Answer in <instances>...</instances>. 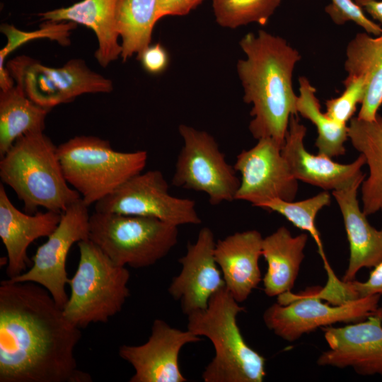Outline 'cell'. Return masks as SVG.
<instances>
[{"label":"cell","mask_w":382,"mask_h":382,"mask_svg":"<svg viewBox=\"0 0 382 382\" xmlns=\"http://www.w3.org/2000/svg\"><path fill=\"white\" fill-rule=\"evenodd\" d=\"M81 337L45 287L1 282L0 382L92 381L74 357Z\"/></svg>","instance_id":"1"},{"label":"cell","mask_w":382,"mask_h":382,"mask_svg":"<svg viewBox=\"0 0 382 382\" xmlns=\"http://www.w3.org/2000/svg\"><path fill=\"white\" fill-rule=\"evenodd\" d=\"M239 44L246 56L237 64L243 100L253 105L249 130L257 140L271 138L282 146L290 117L298 115L292 76L301 56L283 37L262 30Z\"/></svg>","instance_id":"2"},{"label":"cell","mask_w":382,"mask_h":382,"mask_svg":"<svg viewBox=\"0 0 382 382\" xmlns=\"http://www.w3.org/2000/svg\"><path fill=\"white\" fill-rule=\"evenodd\" d=\"M0 160L1 182L8 185L28 214L43 207L63 213L80 194L67 183L57 146L42 132L18 137Z\"/></svg>","instance_id":"3"},{"label":"cell","mask_w":382,"mask_h":382,"mask_svg":"<svg viewBox=\"0 0 382 382\" xmlns=\"http://www.w3.org/2000/svg\"><path fill=\"white\" fill-rule=\"evenodd\" d=\"M224 287L208 306L187 315V330L207 337L215 354L202 372L204 382H262L265 358L245 342L237 323L245 308Z\"/></svg>","instance_id":"4"},{"label":"cell","mask_w":382,"mask_h":382,"mask_svg":"<svg viewBox=\"0 0 382 382\" xmlns=\"http://www.w3.org/2000/svg\"><path fill=\"white\" fill-rule=\"evenodd\" d=\"M79 261L69 279L70 296L63 307L66 318L86 328L91 323H107L120 313L129 296L130 274L113 262L90 239L77 243Z\"/></svg>","instance_id":"5"},{"label":"cell","mask_w":382,"mask_h":382,"mask_svg":"<svg viewBox=\"0 0 382 382\" xmlns=\"http://www.w3.org/2000/svg\"><path fill=\"white\" fill-rule=\"evenodd\" d=\"M64 177L88 206L101 200L144 169L146 151L123 152L109 141L76 136L57 146Z\"/></svg>","instance_id":"6"},{"label":"cell","mask_w":382,"mask_h":382,"mask_svg":"<svg viewBox=\"0 0 382 382\" xmlns=\"http://www.w3.org/2000/svg\"><path fill=\"white\" fill-rule=\"evenodd\" d=\"M177 226L161 220L95 211L89 239L121 266L143 268L166 256L178 243Z\"/></svg>","instance_id":"7"},{"label":"cell","mask_w":382,"mask_h":382,"mask_svg":"<svg viewBox=\"0 0 382 382\" xmlns=\"http://www.w3.org/2000/svg\"><path fill=\"white\" fill-rule=\"evenodd\" d=\"M277 297L278 302L264 311L263 321L277 336L289 342L319 328L364 320L378 312L381 300V296L375 294L330 305L322 302L316 289L302 294L289 291Z\"/></svg>","instance_id":"8"},{"label":"cell","mask_w":382,"mask_h":382,"mask_svg":"<svg viewBox=\"0 0 382 382\" xmlns=\"http://www.w3.org/2000/svg\"><path fill=\"white\" fill-rule=\"evenodd\" d=\"M183 145L177 158L172 184L205 193L212 205L235 200L240 185L215 139L205 131L180 125Z\"/></svg>","instance_id":"9"},{"label":"cell","mask_w":382,"mask_h":382,"mask_svg":"<svg viewBox=\"0 0 382 382\" xmlns=\"http://www.w3.org/2000/svg\"><path fill=\"white\" fill-rule=\"evenodd\" d=\"M8 72L25 95L47 108L70 102L84 93H108L111 81L91 71L81 59L53 68L21 56L11 60Z\"/></svg>","instance_id":"10"},{"label":"cell","mask_w":382,"mask_h":382,"mask_svg":"<svg viewBox=\"0 0 382 382\" xmlns=\"http://www.w3.org/2000/svg\"><path fill=\"white\" fill-rule=\"evenodd\" d=\"M95 211L154 218L177 226L202 222L195 202L171 195L163 174L158 170L130 178L97 202Z\"/></svg>","instance_id":"11"},{"label":"cell","mask_w":382,"mask_h":382,"mask_svg":"<svg viewBox=\"0 0 382 382\" xmlns=\"http://www.w3.org/2000/svg\"><path fill=\"white\" fill-rule=\"evenodd\" d=\"M88 207L81 198L70 205L62 213L60 222L47 241L37 248L30 269L10 280L41 285L63 308L69 299L66 292L69 280L66 259L74 243L89 239Z\"/></svg>","instance_id":"12"},{"label":"cell","mask_w":382,"mask_h":382,"mask_svg":"<svg viewBox=\"0 0 382 382\" xmlns=\"http://www.w3.org/2000/svg\"><path fill=\"white\" fill-rule=\"evenodd\" d=\"M282 147L271 138H261L253 147L237 156L233 167L241 179L235 200L259 208L274 198L294 201L299 180L282 156Z\"/></svg>","instance_id":"13"},{"label":"cell","mask_w":382,"mask_h":382,"mask_svg":"<svg viewBox=\"0 0 382 382\" xmlns=\"http://www.w3.org/2000/svg\"><path fill=\"white\" fill-rule=\"evenodd\" d=\"M200 340V336L187 329L183 331L156 319L145 343L121 345L119 355L134 369L129 382H185L179 366L180 350Z\"/></svg>","instance_id":"14"},{"label":"cell","mask_w":382,"mask_h":382,"mask_svg":"<svg viewBox=\"0 0 382 382\" xmlns=\"http://www.w3.org/2000/svg\"><path fill=\"white\" fill-rule=\"evenodd\" d=\"M329 349L317 364L339 369L350 367L361 376H382V311L343 327H323Z\"/></svg>","instance_id":"15"},{"label":"cell","mask_w":382,"mask_h":382,"mask_svg":"<svg viewBox=\"0 0 382 382\" xmlns=\"http://www.w3.org/2000/svg\"><path fill=\"white\" fill-rule=\"evenodd\" d=\"M216 241L213 231L203 227L196 241L189 243L187 252L178 260L182 269L168 287L170 296L180 304L187 316L205 309L210 299L225 287L214 256Z\"/></svg>","instance_id":"16"},{"label":"cell","mask_w":382,"mask_h":382,"mask_svg":"<svg viewBox=\"0 0 382 382\" xmlns=\"http://www.w3.org/2000/svg\"><path fill=\"white\" fill-rule=\"evenodd\" d=\"M306 134V127L297 115H292L281 151L297 180L333 191L346 186L362 173L366 164L362 154L347 164L335 162L323 154H312L304 146Z\"/></svg>","instance_id":"17"},{"label":"cell","mask_w":382,"mask_h":382,"mask_svg":"<svg viewBox=\"0 0 382 382\" xmlns=\"http://www.w3.org/2000/svg\"><path fill=\"white\" fill-rule=\"evenodd\" d=\"M62 214L50 210L22 212L13 204L3 184L0 185V238L7 253L8 279L27 270L31 265L28 246L36 239L48 237L60 222Z\"/></svg>","instance_id":"18"},{"label":"cell","mask_w":382,"mask_h":382,"mask_svg":"<svg viewBox=\"0 0 382 382\" xmlns=\"http://www.w3.org/2000/svg\"><path fill=\"white\" fill-rule=\"evenodd\" d=\"M364 178L361 173L346 186L332 192L343 218L349 246V262L342 279L345 282L354 280L361 269L374 268L382 262V228L378 230L371 225L357 199Z\"/></svg>","instance_id":"19"},{"label":"cell","mask_w":382,"mask_h":382,"mask_svg":"<svg viewBox=\"0 0 382 382\" xmlns=\"http://www.w3.org/2000/svg\"><path fill=\"white\" fill-rule=\"evenodd\" d=\"M263 237L257 230L236 232L216 242L214 256L225 287L238 303L262 280L259 266Z\"/></svg>","instance_id":"20"},{"label":"cell","mask_w":382,"mask_h":382,"mask_svg":"<svg viewBox=\"0 0 382 382\" xmlns=\"http://www.w3.org/2000/svg\"><path fill=\"white\" fill-rule=\"evenodd\" d=\"M117 0H82L73 5L40 13L42 20L69 21L92 29L98 39L95 56L102 66H108L121 55L118 42L115 10Z\"/></svg>","instance_id":"21"},{"label":"cell","mask_w":382,"mask_h":382,"mask_svg":"<svg viewBox=\"0 0 382 382\" xmlns=\"http://www.w3.org/2000/svg\"><path fill=\"white\" fill-rule=\"evenodd\" d=\"M306 233L293 236L285 226H280L263 238L262 256L267 264L262 278L263 291L270 297L291 291L304 258L308 241Z\"/></svg>","instance_id":"22"},{"label":"cell","mask_w":382,"mask_h":382,"mask_svg":"<svg viewBox=\"0 0 382 382\" xmlns=\"http://www.w3.org/2000/svg\"><path fill=\"white\" fill-rule=\"evenodd\" d=\"M347 77L361 78L365 93L357 117L373 120L382 105V33H358L346 48Z\"/></svg>","instance_id":"23"},{"label":"cell","mask_w":382,"mask_h":382,"mask_svg":"<svg viewBox=\"0 0 382 382\" xmlns=\"http://www.w3.org/2000/svg\"><path fill=\"white\" fill-rule=\"evenodd\" d=\"M348 138L362 154L369 175L361 185L362 210L366 216L382 209V116L373 120L353 117L348 126Z\"/></svg>","instance_id":"24"},{"label":"cell","mask_w":382,"mask_h":382,"mask_svg":"<svg viewBox=\"0 0 382 382\" xmlns=\"http://www.w3.org/2000/svg\"><path fill=\"white\" fill-rule=\"evenodd\" d=\"M50 110L35 103L18 86L1 91L0 157L18 137L30 132H42L45 117Z\"/></svg>","instance_id":"25"},{"label":"cell","mask_w":382,"mask_h":382,"mask_svg":"<svg viewBox=\"0 0 382 382\" xmlns=\"http://www.w3.org/2000/svg\"><path fill=\"white\" fill-rule=\"evenodd\" d=\"M158 0H117L116 27L122 38L121 57L127 60L139 55L151 41L153 28L157 22Z\"/></svg>","instance_id":"26"},{"label":"cell","mask_w":382,"mask_h":382,"mask_svg":"<svg viewBox=\"0 0 382 382\" xmlns=\"http://www.w3.org/2000/svg\"><path fill=\"white\" fill-rule=\"evenodd\" d=\"M299 83L297 112L316 126L318 137L315 146L318 154L330 158L344 155L346 152L345 143L348 139V127L335 122L322 112L316 96V89L306 76H300Z\"/></svg>","instance_id":"27"},{"label":"cell","mask_w":382,"mask_h":382,"mask_svg":"<svg viewBox=\"0 0 382 382\" xmlns=\"http://www.w3.org/2000/svg\"><path fill=\"white\" fill-rule=\"evenodd\" d=\"M330 192L324 190L312 197L298 202L274 198L260 207V208L281 214L294 226L311 236L318 246V253L328 275L334 272L326 258L323 242L316 225V218L318 213L325 207L330 205Z\"/></svg>","instance_id":"28"},{"label":"cell","mask_w":382,"mask_h":382,"mask_svg":"<svg viewBox=\"0 0 382 382\" xmlns=\"http://www.w3.org/2000/svg\"><path fill=\"white\" fill-rule=\"evenodd\" d=\"M282 0H212L217 23L224 28H236L251 23H267Z\"/></svg>","instance_id":"29"},{"label":"cell","mask_w":382,"mask_h":382,"mask_svg":"<svg viewBox=\"0 0 382 382\" xmlns=\"http://www.w3.org/2000/svg\"><path fill=\"white\" fill-rule=\"evenodd\" d=\"M75 23H57L47 21L40 30L32 32L19 30L11 25H2L1 30L7 37V44L0 52V86L1 90H6L13 86V82L8 71L4 68V61L7 55L22 45L33 39L48 37L59 43L68 42L69 31L74 28Z\"/></svg>","instance_id":"30"},{"label":"cell","mask_w":382,"mask_h":382,"mask_svg":"<svg viewBox=\"0 0 382 382\" xmlns=\"http://www.w3.org/2000/svg\"><path fill=\"white\" fill-rule=\"evenodd\" d=\"M343 84L345 91L340 96L325 101V113L335 122L347 125L363 100L365 83L361 78L347 77Z\"/></svg>","instance_id":"31"},{"label":"cell","mask_w":382,"mask_h":382,"mask_svg":"<svg viewBox=\"0 0 382 382\" xmlns=\"http://www.w3.org/2000/svg\"><path fill=\"white\" fill-rule=\"evenodd\" d=\"M325 11L336 25H342L352 21L370 35L376 36L382 33V27L367 18L354 1L330 0V3L325 7Z\"/></svg>","instance_id":"32"},{"label":"cell","mask_w":382,"mask_h":382,"mask_svg":"<svg viewBox=\"0 0 382 382\" xmlns=\"http://www.w3.org/2000/svg\"><path fill=\"white\" fill-rule=\"evenodd\" d=\"M375 294L381 296L379 309L382 311V262L374 267L366 281L359 282L354 279L342 283L344 303Z\"/></svg>","instance_id":"33"},{"label":"cell","mask_w":382,"mask_h":382,"mask_svg":"<svg viewBox=\"0 0 382 382\" xmlns=\"http://www.w3.org/2000/svg\"><path fill=\"white\" fill-rule=\"evenodd\" d=\"M144 69L154 74L163 71L168 65L169 57L166 49L160 44L149 45L139 55Z\"/></svg>","instance_id":"34"},{"label":"cell","mask_w":382,"mask_h":382,"mask_svg":"<svg viewBox=\"0 0 382 382\" xmlns=\"http://www.w3.org/2000/svg\"><path fill=\"white\" fill-rule=\"evenodd\" d=\"M193 0H158L156 18L158 21L166 16H185L192 9Z\"/></svg>","instance_id":"35"},{"label":"cell","mask_w":382,"mask_h":382,"mask_svg":"<svg viewBox=\"0 0 382 382\" xmlns=\"http://www.w3.org/2000/svg\"><path fill=\"white\" fill-rule=\"evenodd\" d=\"M361 9L367 13L374 21L382 26V1L381 0H354Z\"/></svg>","instance_id":"36"},{"label":"cell","mask_w":382,"mask_h":382,"mask_svg":"<svg viewBox=\"0 0 382 382\" xmlns=\"http://www.w3.org/2000/svg\"><path fill=\"white\" fill-rule=\"evenodd\" d=\"M203 0H193L192 1V7L195 8L197 7Z\"/></svg>","instance_id":"37"},{"label":"cell","mask_w":382,"mask_h":382,"mask_svg":"<svg viewBox=\"0 0 382 382\" xmlns=\"http://www.w3.org/2000/svg\"><path fill=\"white\" fill-rule=\"evenodd\" d=\"M381 214H382V209H381Z\"/></svg>","instance_id":"38"}]
</instances>
